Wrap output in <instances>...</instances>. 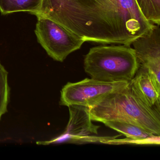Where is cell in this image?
I'll use <instances>...</instances> for the list:
<instances>
[{"instance_id":"10","label":"cell","mask_w":160,"mask_h":160,"mask_svg":"<svg viewBox=\"0 0 160 160\" xmlns=\"http://www.w3.org/2000/svg\"><path fill=\"white\" fill-rule=\"evenodd\" d=\"M42 0H0V12L3 15L25 12L36 16Z\"/></svg>"},{"instance_id":"4","label":"cell","mask_w":160,"mask_h":160,"mask_svg":"<svg viewBox=\"0 0 160 160\" xmlns=\"http://www.w3.org/2000/svg\"><path fill=\"white\" fill-rule=\"evenodd\" d=\"M35 33L38 42L54 60L62 62L85 42L81 37L54 21L38 17Z\"/></svg>"},{"instance_id":"9","label":"cell","mask_w":160,"mask_h":160,"mask_svg":"<svg viewBox=\"0 0 160 160\" xmlns=\"http://www.w3.org/2000/svg\"><path fill=\"white\" fill-rule=\"evenodd\" d=\"M102 123L134 141H142L156 136L140 126L125 122L108 120Z\"/></svg>"},{"instance_id":"8","label":"cell","mask_w":160,"mask_h":160,"mask_svg":"<svg viewBox=\"0 0 160 160\" xmlns=\"http://www.w3.org/2000/svg\"><path fill=\"white\" fill-rule=\"evenodd\" d=\"M129 87L144 103L160 108V81L147 67L140 65Z\"/></svg>"},{"instance_id":"5","label":"cell","mask_w":160,"mask_h":160,"mask_svg":"<svg viewBox=\"0 0 160 160\" xmlns=\"http://www.w3.org/2000/svg\"><path fill=\"white\" fill-rule=\"evenodd\" d=\"M128 82H108L86 78L76 83H67L61 91L60 105L92 107L110 93L121 90Z\"/></svg>"},{"instance_id":"7","label":"cell","mask_w":160,"mask_h":160,"mask_svg":"<svg viewBox=\"0 0 160 160\" xmlns=\"http://www.w3.org/2000/svg\"><path fill=\"white\" fill-rule=\"evenodd\" d=\"M140 65L147 67L157 78H160V28L152 29L132 44Z\"/></svg>"},{"instance_id":"3","label":"cell","mask_w":160,"mask_h":160,"mask_svg":"<svg viewBox=\"0 0 160 160\" xmlns=\"http://www.w3.org/2000/svg\"><path fill=\"white\" fill-rule=\"evenodd\" d=\"M85 72L92 78L108 82H130L140 64L131 46H98L85 56Z\"/></svg>"},{"instance_id":"11","label":"cell","mask_w":160,"mask_h":160,"mask_svg":"<svg viewBox=\"0 0 160 160\" xmlns=\"http://www.w3.org/2000/svg\"><path fill=\"white\" fill-rule=\"evenodd\" d=\"M146 19L160 26V0H136Z\"/></svg>"},{"instance_id":"1","label":"cell","mask_w":160,"mask_h":160,"mask_svg":"<svg viewBox=\"0 0 160 160\" xmlns=\"http://www.w3.org/2000/svg\"><path fill=\"white\" fill-rule=\"evenodd\" d=\"M36 17L50 19L85 42L131 46L155 26L136 0H42Z\"/></svg>"},{"instance_id":"6","label":"cell","mask_w":160,"mask_h":160,"mask_svg":"<svg viewBox=\"0 0 160 160\" xmlns=\"http://www.w3.org/2000/svg\"><path fill=\"white\" fill-rule=\"evenodd\" d=\"M68 108L70 118L63 134L50 141H38L37 144L45 145L68 140H86L88 138L98 134L100 127L92 123L89 108L78 105L70 106Z\"/></svg>"},{"instance_id":"2","label":"cell","mask_w":160,"mask_h":160,"mask_svg":"<svg viewBox=\"0 0 160 160\" xmlns=\"http://www.w3.org/2000/svg\"><path fill=\"white\" fill-rule=\"evenodd\" d=\"M89 113L92 120L102 122L120 121L140 126L152 134L160 136V108L144 103L130 89L110 93L92 107Z\"/></svg>"},{"instance_id":"12","label":"cell","mask_w":160,"mask_h":160,"mask_svg":"<svg viewBox=\"0 0 160 160\" xmlns=\"http://www.w3.org/2000/svg\"><path fill=\"white\" fill-rule=\"evenodd\" d=\"M8 72L0 62V120L7 112L10 101V88L8 84Z\"/></svg>"}]
</instances>
